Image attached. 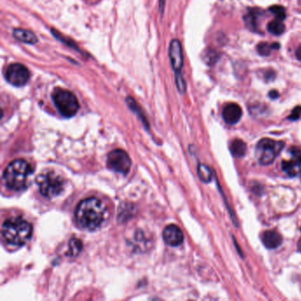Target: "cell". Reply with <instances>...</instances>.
<instances>
[{
  "label": "cell",
  "instance_id": "obj_1",
  "mask_svg": "<svg viewBox=\"0 0 301 301\" xmlns=\"http://www.w3.org/2000/svg\"><path fill=\"white\" fill-rule=\"evenodd\" d=\"M108 210L106 204L96 197H89L77 206L74 218L81 228L95 230L106 222Z\"/></svg>",
  "mask_w": 301,
  "mask_h": 301
},
{
  "label": "cell",
  "instance_id": "obj_2",
  "mask_svg": "<svg viewBox=\"0 0 301 301\" xmlns=\"http://www.w3.org/2000/svg\"><path fill=\"white\" fill-rule=\"evenodd\" d=\"M32 225L22 217H10L2 225V235L12 246H23L32 235Z\"/></svg>",
  "mask_w": 301,
  "mask_h": 301
},
{
  "label": "cell",
  "instance_id": "obj_3",
  "mask_svg": "<svg viewBox=\"0 0 301 301\" xmlns=\"http://www.w3.org/2000/svg\"><path fill=\"white\" fill-rule=\"evenodd\" d=\"M32 173L33 169L27 161L23 159L15 160L6 166L4 172L5 185L12 190L20 191L28 186L29 176Z\"/></svg>",
  "mask_w": 301,
  "mask_h": 301
},
{
  "label": "cell",
  "instance_id": "obj_4",
  "mask_svg": "<svg viewBox=\"0 0 301 301\" xmlns=\"http://www.w3.org/2000/svg\"><path fill=\"white\" fill-rule=\"evenodd\" d=\"M52 98L58 112L65 118L74 116L80 109L79 101L71 91L57 88L53 91Z\"/></svg>",
  "mask_w": 301,
  "mask_h": 301
},
{
  "label": "cell",
  "instance_id": "obj_5",
  "mask_svg": "<svg viewBox=\"0 0 301 301\" xmlns=\"http://www.w3.org/2000/svg\"><path fill=\"white\" fill-rule=\"evenodd\" d=\"M283 147L284 143L283 142L268 138L262 139L255 148V156L259 163L263 165L272 163Z\"/></svg>",
  "mask_w": 301,
  "mask_h": 301
},
{
  "label": "cell",
  "instance_id": "obj_6",
  "mask_svg": "<svg viewBox=\"0 0 301 301\" xmlns=\"http://www.w3.org/2000/svg\"><path fill=\"white\" fill-rule=\"evenodd\" d=\"M36 183L41 195L47 198L58 195L64 188L62 177L53 172L41 173L36 178Z\"/></svg>",
  "mask_w": 301,
  "mask_h": 301
},
{
  "label": "cell",
  "instance_id": "obj_7",
  "mask_svg": "<svg viewBox=\"0 0 301 301\" xmlns=\"http://www.w3.org/2000/svg\"><path fill=\"white\" fill-rule=\"evenodd\" d=\"M5 80L15 87L25 86L30 79V72L28 67L20 63H13L6 67Z\"/></svg>",
  "mask_w": 301,
  "mask_h": 301
},
{
  "label": "cell",
  "instance_id": "obj_8",
  "mask_svg": "<svg viewBox=\"0 0 301 301\" xmlns=\"http://www.w3.org/2000/svg\"><path fill=\"white\" fill-rule=\"evenodd\" d=\"M107 165L114 172L127 174L132 166V161L125 151L115 149L108 155Z\"/></svg>",
  "mask_w": 301,
  "mask_h": 301
},
{
  "label": "cell",
  "instance_id": "obj_9",
  "mask_svg": "<svg viewBox=\"0 0 301 301\" xmlns=\"http://www.w3.org/2000/svg\"><path fill=\"white\" fill-rule=\"evenodd\" d=\"M169 58L174 72H181L184 67V55L181 43L178 39H173L170 43Z\"/></svg>",
  "mask_w": 301,
  "mask_h": 301
},
{
  "label": "cell",
  "instance_id": "obj_10",
  "mask_svg": "<svg viewBox=\"0 0 301 301\" xmlns=\"http://www.w3.org/2000/svg\"><path fill=\"white\" fill-rule=\"evenodd\" d=\"M292 158L282 162V169L290 177H297L301 174V149L293 147L290 150Z\"/></svg>",
  "mask_w": 301,
  "mask_h": 301
},
{
  "label": "cell",
  "instance_id": "obj_11",
  "mask_svg": "<svg viewBox=\"0 0 301 301\" xmlns=\"http://www.w3.org/2000/svg\"><path fill=\"white\" fill-rule=\"evenodd\" d=\"M163 238L166 244L171 247L180 246L184 241V235L177 225H168L163 232Z\"/></svg>",
  "mask_w": 301,
  "mask_h": 301
},
{
  "label": "cell",
  "instance_id": "obj_12",
  "mask_svg": "<svg viewBox=\"0 0 301 301\" xmlns=\"http://www.w3.org/2000/svg\"><path fill=\"white\" fill-rule=\"evenodd\" d=\"M242 114L243 111L241 107L234 103H230L225 106L222 112L223 119L229 124H237L242 118Z\"/></svg>",
  "mask_w": 301,
  "mask_h": 301
},
{
  "label": "cell",
  "instance_id": "obj_13",
  "mask_svg": "<svg viewBox=\"0 0 301 301\" xmlns=\"http://www.w3.org/2000/svg\"><path fill=\"white\" fill-rule=\"evenodd\" d=\"M262 240L267 248L276 249L282 244L283 237L276 230H267L262 236Z\"/></svg>",
  "mask_w": 301,
  "mask_h": 301
},
{
  "label": "cell",
  "instance_id": "obj_14",
  "mask_svg": "<svg viewBox=\"0 0 301 301\" xmlns=\"http://www.w3.org/2000/svg\"><path fill=\"white\" fill-rule=\"evenodd\" d=\"M263 14V11L257 8L249 10L248 14H247L243 17L246 26L248 28L249 30L253 32H259L258 18L259 16H261Z\"/></svg>",
  "mask_w": 301,
  "mask_h": 301
},
{
  "label": "cell",
  "instance_id": "obj_15",
  "mask_svg": "<svg viewBox=\"0 0 301 301\" xmlns=\"http://www.w3.org/2000/svg\"><path fill=\"white\" fill-rule=\"evenodd\" d=\"M13 35L16 40H18L21 43H28V44H35L38 42V38L35 34L24 29H15L13 31Z\"/></svg>",
  "mask_w": 301,
  "mask_h": 301
},
{
  "label": "cell",
  "instance_id": "obj_16",
  "mask_svg": "<svg viewBox=\"0 0 301 301\" xmlns=\"http://www.w3.org/2000/svg\"><path fill=\"white\" fill-rule=\"evenodd\" d=\"M230 148L232 155L237 158H243L248 150L247 144L245 143L242 140H239V139H235L234 141H232Z\"/></svg>",
  "mask_w": 301,
  "mask_h": 301
},
{
  "label": "cell",
  "instance_id": "obj_17",
  "mask_svg": "<svg viewBox=\"0 0 301 301\" xmlns=\"http://www.w3.org/2000/svg\"><path fill=\"white\" fill-rule=\"evenodd\" d=\"M220 57H221V54L215 49H208V50H206L203 55H202L203 61L208 66H213V65L216 64L218 62Z\"/></svg>",
  "mask_w": 301,
  "mask_h": 301
},
{
  "label": "cell",
  "instance_id": "obj_18",
  "mask_svg": "<svg viewBox=\"0 0 301 301\" xmlns=\"http://www.w3.org/2000/svg\"><path fill=\"white\" fill-rule=\"evenodd\" d=\"M267 29H268V31L269 33L278 36V35H281L282 34L284 33L285 26L283 23L282 20L276 19H274V20H271L270 22H268Z\"/></svg>",
  "mask_w": 301,
  "mask_h": 301
},
{
  "label": "cell",
  "instance_id": "obj_19",
  "mask_svg": "<svg viewBox=\"0 0 301 301\" xmlns=\"http://www.w3.org/2000/svg\"><path fill=\"white\" fill-rule=\"evenodd\" d=\"M52 33H53V35H54V37H55V38L56 39H57L58 41L62 42L63 43H65L66 45H67V46H69L70 48L75 50V51H77V52H81V50L79 49V47L77 46L76 43H74V42L72 41V39L67 38V37H66L65 35H61V34L59 33L58 31H57L56 29H52Z\"/></svg>",
  "mask_w": 301,
  "mask_h": 301
},
{
  "label": "cell",
  "instance_id": "obj_20",
  "mask_svg": "<svg viewBox=\"0 0 301 301\" xmlns=\"http://www.w3.org/2000/svg\"><path fill=\"white\" fill-rule=\"evenodd\" d=\"M198 176L203 182H211L213 177V173L211 169L205 164H200L198 167Z\"/></svg>",
  "mask_w": 301,
  "mask_h": 301
},
{
  "label": "cell",
  "instance_id": "obj_21",
  "mask_svg": "<svg viewBox=\"0 0 301 301\" xmlns=\"http://www.w3.org/2000/svg\"><path fill=\"white\" fill-rule=\"evenodd\" d=\"M268 10H269L272 14L276 15L277 19H280V20L283 21L284 19H286L285 9H284V7L282 6V5H272V6H270V7L268 8Z\"/></svg>",
  "mask_w": 301,
  "mask_h": 301
},
{
  "label": "cell",
  "instance_id": "obj_22",
  "mask_svg": "<svg viewBox=\"0 0 301 301\" xmlns=\"http://www.w3.org/2000/svg\"><path fill=\"white\" fill-rule=\"evenodd\" d=\"M82 248V243L81 240L72 239L69 242V252L72 256H76L81 252Z\"/></svg>",
  "mask_w": 301,
  "mask_h": 301
},
{
  "label": "cell",
  "instance_id": "obj_23",
  "mask_svg": "<svg viewBox=\"0 0 301 301\" xmlns=\"http://www.w3.org/2000/svg\"><path fill=\"white\" fill-rule=\"evenodd\" d=\"M175 82H176L177 90L179 91L181 94L186 93V91H187V83H186L184 77L182 75V72L175 73Z\"/></svg>",
  "mask_w": 301,
  "mask_h": 301
},
{
  "label": "cell",
  "instance_id": "obj_24",
  "mask_svg": "<svg viewBox=\"0 0 301 301\" xmlns=\"http://www.w3.org/2000/svg\"><path fill=\"white\" fill-rule=\"evenodd\" d=\"M272 50L271 44H269L268 43L263 42V43H259L258 45H257V52L263 57H268V56H269L271 54Z\"/></svg>",
  "mask_w": 301,
  "mask_h": 301
},
{
  "label": "cell",
  "instance_id": "obj_25",
  "mask_svg": "<svg viewBox=\"0 0 301 301\" xmlns=\"http://www.w3.org/2000/svg\"><path fill=\"white\" fill-rule=\"evenodd\" d=\"M276 76H277V73L272 69L266 70L264 72V80L266 82H272L276 79Z\"/></svg>",
  "mask_w": 301,
  "mask_h": 301
},
{
  "label": "cell",
  "instance_id": "obj_26",
  "mask_svg": "<svg viewBox=\"0 0 301 301\" xmlns=\"http://www.w3.org/2000/svg\"><path fill=\"white\" fill-rule=\"evenodd\" d=\"M301 113V106H297L292 111V114L289 117V119L292 120H296L300 118Z\"/></svg>",
  "mask_w": 301,
  "mask_h": 301
},
{
  "label": "cell",
  "instance_id": "obj_27",
  "mask_svg": "<svg viewBox=\"0 0 301 301\" xmlns=\"http://www.w3.org/2000/svg\"><path fill=\"white\" fill-rule=\"evenodd\" d=\"M279 93H278V91L277 90H271L269 91V93H268V96H269V98H271L273 100H276L277 99L278 97H279Z\"/></svg>",
  "mask_w": 301,
  "mask_h": 301
},
{
  "label": "cell",
  "instance_id": "obj_28",
  "mask_svg": "<svg viewBox=\"0 0 301 301\" xmlns=\"http://www.w3.org/2000/svg\"><path fill=\"white\" fill-rule=\"evenodd\" d=\"M165 1H166V0H159V9H160L161 15H163V12H164Z\"/></svg>",
  "mask_w": 301,
  "mask_h": 301
},
{
  "label": "cell",
  "instance_id": "obj_29",
  "mask_svg": "<svg viewBox=\"0 0 301 301\" xmlns=\"http://www.w3.org/2000/svg\"><path fill=\"white\" fill-rule=\"evenodd\" d=\"M296 57L300 61H301V46L297 49Z\"/></svg>",
  "mask_w": 301,
  "mask_h": 301
},
{
  "label": "cell",
  "instance_id": "obj_30",
  "mask_svg": "<svg viewBox=\"0 0 301 301\" xmlns=\"http://www.w3.org/2000/svg\"><path fill=\"white\" fill-rule=\"evenodd\" d=\"M271 46H272L273 50H279L280 47H281V45H280L279 43H273L271 44Z\"/></svg>",
  "mask_w": 301,
  "mask_h": 301
},
{
  "label": "cell",
  "instance_id": "obj_31",
  "mask_svg": "<svg viewBox=\"0 0 301 301\" xmlns=\"http://www.w3.org/2000/svg\"><path fill=\"white\" fill-rule=\"evenodd\" d=\"M298 249H299V251L301 253V239L299 241V243H298Z\"/></svg>",
  "mask_w": 301,
  "mask_h": 301
}]
</instances>
